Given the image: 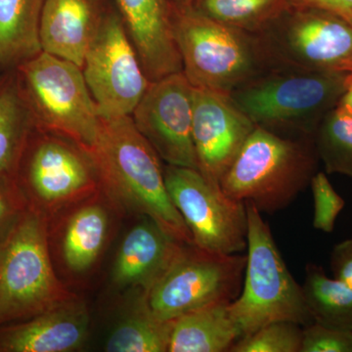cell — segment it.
<instances>
[{
    "mask_svg": "<svg viewBox=\"0 0 352 352\" xmlns=\"http://www.w3.org/2000/svg\"><path fill=\"white\" fill-rule=\"evenodd\" d=\"M87 151L94 160L101 191L118 207L154 220L177 242L194 245L168 195L161 157L131 117L101 119L94 144Z\"/></svg>",
    "mask_w": 352,
    "mask_h": 352,
    "instance_id": "6da1fadb",
    "label": "cell"
},
{
    "mask_svg": "<svg viewBox=\"0 0 352 352\" xmlns=\"http://www.w3.org/2000/svg\"><path fill=\"white\" fill-rule=\"evenodd\" d=\"M352 72L275 65L229 96L256 126L287 138H314L342 100Z\"/></svg>",
    "mask_w": 352,
    "mask_h": 352,
    "instance_id": "7a4b0ae2",
    "label": "cell"
},
{
    "mask_svg": "<svg viewBox=\"0 0 352 352\" xmlns=\"http://www.w3.org/2000/svg\"><path fill=\"white\" fill-rule=\"evenodd\" d=\"M319 160L314 138H287L256 126L220 182L227 196L261 212H279L309 186Z\"/></svg>",
    "mask_w": 352,
    "mask_h": 352,
    "instance_id": "3957f363",
    "label": "cell"
},
{
    "mask_svg": "<svg viewBox=\"0 0 352 352\" xmlns=\"http://www.w3.org/2000/svg\"><path fill=\"white\" fill-rule=\"evenodd\" d=\"M173 32L182 73L194 88L230 94L275 66L258 34L210 19L192 6L175 4Z\"/></svg>",
    "mask_w": 352,
    "mask_h": 352,
    "instance_id": "277c9868",
    "label": "cell"
},
{
    "mask_svg": "<svg viewBox=\"0 0 352 352\" xmlns=\"http://www.w3.org/2000/svg\"><path fill=\"white\" fill-rule=\"evenodd\" d=\"M50 219L28 207L0 242V326L27 320L75 295L53 270Z\"/></svg>",
    "mask_w": 352,
    "mask_h": 352,
    "instance_id": "5b68a950",
    "label": "cell"
},
{
    "mask_svg": "<svg viewBox=\"0 0 352 352\" xmlns=\"http://www.w3.org/2000/svg\"><path fill=\"white\" fill-rule=\"evenodd\" d=\"M248 254L240 295L229 303L243 336L276 321L314 323L302 287L285 263L267 222L254 204L245 201Z\"/></svg>",
    "mask_w": 352,
    "mask_h": 352,
    "instance_id": "8992f818",
    "label": "cell"
},
{
    "mask_svg": "<svg viewBox=\"0 0 352 352\" xmlns=\"http://www.w3.org/2000/svg\"><path fill=\"white\" fill-rule=\"evenodd\" d=\"M16 71L36 131L89 149L101 119L82 68L41 51Z\"/></svg>",
    "mask_w": 352,
    "mask_h": 352,
    "instance_id": "52a82bcc",
    "label": "cell"
},
{
    "mask_svg": "<svg viewBox=\"0 0 352 352\" xmlns=\"http://www.w3.org/2000/svg\"><path fill=\"white\" fill-rule=\"evenodd\" d=\"M247 256L206 251L182 244L155 283L144 293L150 311L162 321L239 296Z\"/></svg>",
    "mask_w": 352,
    "mask_h": 352,
    "instance_id": "ba28073f",
    "label": "cell"
},
{
    "mask_svg": "<svg viewBox=\"0 0 352 352\" xmlns=\"http://www.w3.org/2000/svg\"><path fill=\"white\" fill-rule=\"evenodd\" d=\"M16 180L28 205L50 219L62 208L101 192L94 160L74 141L32 131L21 157Z\"/></svg>",
    "mask_w": 352,
    "mask_h": 352,
    "instance_id": "9c48e42d",
    "label": "cell"
},
{
    "mask_svg": "<svg viewBox=\"0 0 352 352\" xmlns=\"http://www.w3.org/2000/svg\"><path fill=\"white\" fill-rule=\"evenodd\" d=\"M256 34L275 65L352 72V25L328 11L292 6Z\"/></svg>",
    "mask_w": 352,
    "mask_h": 352,
    "instance_id": "30bf717a",
    "label": "cell"
},
{
    "mask_svg": "<svg viewBox=\"0 0 352 352\" xmlns=\"http://www.w3.org/2000/svg\"><path fill=\"white\" fill-rule=\"evenodd\" d=\"M82 69L102 120L131 117L151 83L113 2Z\"/></svg>",
    "mask_w": 352,
    "mask_h": 352,
    "instance_id": "8fae6325",
    "label": "cell"
},
{
    "mask_svg": "<svg viewBox=\"0 0 352 352\" xmlns=\"http://www.w3.org/2000/svg\"><path fill=\"white\" fill-rule=\"evenodd\" d=\"M164 182L196 247L219 254H240L248 247L245 201L227 196L198 170L166 164Z\"/></svg>",
    "mask_w": 352,
    "mask_h": 352,
    "instance_id": "7c38bea8",
    "label": "cell"
},
{
    "mask_svg": "<svg viewBox=\"0 0 352 352\" xmlns=\"http://www.w3.org/2000/svg\"><path fill=\"white\" fill-rule=\"evenodd\" d=\"M193 89L182 72L151 82L131 117L162 161L199 170L192 138Z\"/></svg>",
    "mask_w": 352,
    "mask_h": 352,
    "instance_id": "4fadbf2b",
    "label": "cell"
},
{
    "mask_svg": "<svg viewBox=\"0 0 352 352\" xmlns=\"http://www.w3.org/2000/svg\"><path fill=\"white\" fill-rule=\"evenodd\" d=\"M254 126L229 94L193 89L192 138L199 171L219 185Z\"/></svg>",
    "mask_w": 352,
    "mask_h": 352,
    "instance_id": "5bb4252c",
    "label": "cell"
},
{
    "mask_svg": "<svg viewBox=\"0 0 352 352\" xmlns=\"http://www.w3.org/2000/svg\"><path fill=\"white\" fill-rule=\"evenodd\" d=\"M150 82L182 73L173 0H112Z\"/></svg>",
    "mask_w": 352,
    "mask_h": 352,
    "instance_id": "9a60e30c",
    "label": "cell"
},
{
    "mask_svg": "<svg viewBox=\"0 0 352 352\" xmlns=\"http://www.w3.org/2000/svg\"><path fill=\"white\" fill-rule=\"evenodd\" d=\"M88 333L87 305L75 296L27 320L0 326V352L76 351Z\"/></svg>",
    "mask_w": 352,
    "mask_h": 352,
    "instance_id": "2e32d148",
    "label": "cell"
},
{
    "mask_svg": "<svg viewBox=\"0 0 352 352\" xmlns=\"http://www.w3.org/2000/svg\"><path fill=\"white\" fill-rule=\"evenodd\" d=\"M112 0H44L41 50L82 68Z\"/></svg>",
    "mask_w": 352,
    "mask_h": 352,
    "instance_id": "e0dca14e",
    "label": "cell"
},
{
    "mask_svg": "<svg viewBox=\"0 0 352 352\" xmlns=\"http://www.w3.org/2000/svg\"><path fill=\"white\" fill-rule=\"evenodd\" d=\"M182 243L143 217L122 240L113 263V283L119 288L139 287L144 293L163 274Z\"/></svg>",
    "mask_w": 352,
    "mask_h": 352,
    "instance_id": "ac0fdd59",
    "label": "cell"
},
{
    "mask_svg": "<svg viewBox=\"0 0 352 352\" xmlns=\"http://www.w3.org/2000/svg\"><path fill=\"white\" fill-rule=\"evenodd\" d=\"M229 303H215L171 320L168 352H229L242 337Z\"/></svg>",
    "mask_w": 352,
    "mask_h": 352,
    "instance_id": "d6986e66",
    "label": "cell"
},
{
    "mask_svg": "<svg viewBox=\"0 0 352 352\" xmlns=\"http://www.w3.org/2000/svg\"><path fill=\"white\" fill-rule=\"evenodd\" d=\"M78 204L62 231L61 256L65 265L76 274L87 272L96 263L109 232V215L96 197Z\"/></svg>",
    "mask_w": 352,
    "mask_h": 352,
    "instance_id": "ffe728a7",
    "label": "cell"
},
{
    "mask_svg": "<svg viewBox=\"0 0 352 352\" xmlns=\"http://www.w3.org/2000/svg\"><path fill=\"white\" fill-rule=\"evenodd\" d=\"M44 0H0V68L16 69L41 52Z\"/></svg>",
    "mask_w": 352,
    "mask_h": 352,
    "instance_id": "44dd1931",
    "label": "cell"
},
{
    "mask_svg": "<svg viewBox=\"0 0 352 352\" xmlns=\"http://www.w3.org/2000/svg\"><path fill=\"white\" fill-rule=\"evenodd\" d=\"M34 129L17 71L4 72L0 76V173L15 175Z\"/></svg>",
    "mask_w": 352,
    "mask_h": 352,
    "instance_id": "7402d4cb",
    "label": "cell"
},
{
    "mask_svg": "<svg viewBox=\"0 0 352 352\" xmlns=\"http://www.w3.org/2000/svg\"><path fill=\"white\" fill-rule=\"evenodd\" d=\"M303 295L314 323L322 327L352 330V289L326 274L322 266L307 263Z\"/></svg>",
    "mask_w": 352,
    "mask_h": 352,
    "instance_id": "603a6c76",
    "label": "cell"
},
{
    "mask_svg": "<svg viewBox=\"0 0 352 352\" xmlns=\"http://www.w3.org/2000/svg\"><path fill=\"white\" fill-rule=\"evenodd\" d=\"M171 321H162L150 311L142 296L140 305L111 331L109 352H168Z\"/></svg>",
    "mask_w": 352,
    "mask_h": 352,
    "instance_id": "cb8c5ba5",
    "label": "cell"
},
{
    "mask_svg": "<svg viewBox=\"0 0 352 352\" xmlns=\"http://www.w3.org/2000/svg\"><path fill=\"white\" fill-rule=\"evenodd\" d=\"M292 6L291 0H196L201 15L221 24L258 34Z\"/></svg>",
    "mask_w": 352,
    "mask_h": 352,
    "instance_id": "d4e9b609",
    "label": "cell"
},
{
    "mask_svg": "<svg viewBox=\"0 0 352 352\" xmlns=\"http://www.w3.org/2000/svg\"><path fill=\"white\" fill-rule=\"evenodd\" d=\"M314 142L326 173L352 178V113L342 102L322 120Z\"/></svg>",
    "mask_w": 352,
    "mask_h": 352,
    "instance_id": "484cf974",
    "label": "cell"
},
{
    "mask_svg": "<svg viewBox=\"0 0 352 352\" xmlns=\"http://www.w3.org/2000/svg\"><path fill=\"white\" fill-rule=\"evenodd\" d=\"M303 329L291 321H276L243 336L229 352H300Z\"/></svg>",
    "mask_w": 352,
    "mask_h": 352,
    "instance_id": "4316f807",
    "label": "cell"
},
{
    "mask_svg": "<svg viewBox=\"0 0 352 352\" xmlns=\"http://www.w3.org/2000/svg\"><path fill=\"white\" fill-rule=\"evenodd\" d=\"M310 187L314 206L312 226L321 232L332 233L338 217L346 207V201L333 188L326 173L317 171Z\"/></svg>",
    "mask_w": 352,
    "mask_h": 352,
    "instance_id": "83f0119b",
    "label": "cell"
},
{
    "mask_svg": "<svg viewBox=\"0 0 352 352\" xmlns=\"http://www.w3.org/2000/svg\"><path fill=\"white\" fill-rule=\"evenodd\" d=\"M29 205L15 175L0 173V242L10 232Z\"/></svg>",
    "mask_w": 352,
    "mask_h": 352,
    "instance_id": "f1b7e54d",
    "label": "cell"
},
{
    "mask_svg": "<svg viewBox=\"0 0 352 352\" xmlns=\"http://www.w3.org/2000/svg\"><path fill=\"white\" fill-rule=\"evenodd\" d=\"M300 352H352V330L329 329L311 323L303 329Z\"/></svg>",
    "mask_w": 352,
    "mask_h": 352,
    "instance_id": "f546056e",
    "label": "cell"
},
{
    "mask_svg": "<svg viewBox=\"0 0 352 352\" xmlns=\"http://www.w3.org/2000/svg\"><path fill=\"white\" fill-rule=\"evenodd\" d=\"M333 276L352 289V238L333 248L330 256Z\"/></svg>",
    "mask_w": 352,
    "mask_h": 352,
    "instance_id": "4dcf8cb0",
    "label": "cell"
},
{
    "mask_svg": "<svg viewBox=\"0 0 352 352\" xmlns=\"http://www.w3.org/2000/svg\"><path fill=\"white\" fill-rule=\"evenodd\" d=\"M292 6L312 7L339 16L352 25V0H291Z\"/></svg>",
    "mask_w": 352,
    "mask_h": 352,
    "instance_id": "1f68e13d",
    "label": "cell"
},
{
    "mask_svg": "<svg viewBox=\"0 0 352 352\" xmlns=\"http://www.w3.org/2000/svg\"><path fill=\"white\" fill-rule=\"evenodd\" d=\"M347 109L352 113V73L349 76V85H347L346 91L344 92L342 100H340Z\"/></svg>",
    "mask_w": 352,
    "mask_h": 352,
    "instance_id": "d6a6232c",
    "label": "cell"
},
{
    "mask_svg": "<svg viewBox=\"0 0 352 352\" xmlns=\"http://www.w3.org/2000/svg\"><path fill=\"white\" fill-rule=\"evenodd\" d=\"M195 1L196 0H173L175 6L182 7L192 6Z\"/></svg>",
    "mask_w": 352,
    "mask_h": 352,
    "instance_id": "836d02e7",
    "label": "cell"
}]
</instances>
